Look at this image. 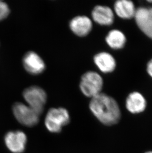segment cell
Listing matches in <instances>:
<instances>
[{
	"mask_svg": "<svg viewBox=\"0 0 152 153\" xmlns=\"http://www.w3.org/2000/svg\"><path fill=\"white\" fill-rule=\"evenodd\" d=\"M137 9L134 2L130 0H118L114 4V12L123 19L134 18Z\"/></svg>",
	"mask_w": 152,
	"mask_h": 153,
	"instance_id": "13",
	"label": "cell"
},
{
	"mask_svg": "<svg viewBox=\"0 0 152 153\" xmlns=\"http://www.w3.org/2000/svg\"><path fill=\"white\" fill-rule=\"evenodd\" d=\"M22 62L25 69L33 75L41 74L46 68L43 59L38 54L33 51L26 53L23 56Z\"/></svg>",
	"mask_w": 152,
	"mask_h": 153,
	"instance_id": "8",
	"label": "cell"
},
{
	"mask_svg": "<svg viewBox=\"0 0 152 153\" xmlns=\"http://www.w3.org/2000/svg\"><path fill=\"white\" fill-rule=\"evenodd\" d=\"M93 20L98 25L103 26H110L115 19L114 12L107 6H98L94 7L92 11Z\"/></svg>",
	"mask_w": 152,
	"mask_h": 153,
	"instance_id": "10",
	"label": "cell"
},
{
	"mask_svg": "<svg viewBox=\"0 0 152 153\" xmlns=\"http://www.w3.org/2000/svg\"><path fill=\"white\" fill-rule=\"evenodd\" d=\"M69 26L75 35L80 37H84L91 32L92 23L91 19L87 16H77L71 20Z\"/></svg>",
	"mask_w": 152,
	"mask_h": 153,
	"instance_id": "11",
	"label": "cell"
},
{
	"mask_svg": "<svg viewBox=\"0 0 152 153\" xmlns=\"http://www.w3.org/2000/svg\"><path fill=\"white\" fill-rule=\"evenodd\" d=\"M89 108L93 116L105 126H114L121 120L122 113L118 102L107 94L101 92L92 98Z\"/></svg>",
	"mask_w": 152,
	"mask_h": 153,
	"instance_id": "1",
	"label": "cell"
},
{
	"mask_svg": "<svg viewBox=\"0 0 152 153\" xmlns=\"http://www.w3.org/2000/svg\"><path fill=\"white\" fill-rule=\"evenodd\" d=\"M125 105L126 110L132 114H139L145 111L147 102L145 97L141 93L134 91L126 97Z\"/></svg>",
	"mask_w": 152,
	"mask_h": 153,
	"instance_id": "9",
	"label": "cell"
},
{
	"mask_svg": "<svg viewBox=\"0 0 152 153\" xmlns=\"http://www.w3.org/2000/svg\"><path fill=\"white\" fill-rule=\"evenodd\" d=\"M144 153H152V151H147Z\"/></svg>",
	"mask_w": 152,
	"mask_h": 153,
	"instance_id": "17",
	"label": "cell"
},
{
	"mask_svg": "<svg viewBox=\"0 0 152 153\" xmlns=\"http://www.w3.org/2000/svg\"><path fill=\"white\" fill-rule=\"evenodd\" d=\"M93 61L95 65L101 72L109 74L116 68L117 62L113 55L107 52H100L95 55Z\"/></svg>",
	"mask_w": 152,
	"mask_h": 153,
	"instance_id": "12",
	"label": "cell"
},
{
	"mask_svg": "<svg viewBox=\"0 0 152 153\" xmlns=\"http://www.w3.org/2000/svg\"><path fill=\"white\" fill-rule=\"evenodd\" d=\"M4 142L7 149L13 153H22L26 148L27 137L21 130L11 131L4 136Z\"/></svg>",
	"mask_w": 152,
	"mask_h": 153,
	"instance_id": "7",
	"label": "cell"
},
{
	"mask_svg": "<svg viewBox=\"0 0 152 153\" xmlns=\"http://www.w3.org/2000/svg\"><path fill=\"white\" fill-rule=\"evenodd\" d=\"M134 18L139 29L152 40V7H138Z\"/></svg>",
	"mask_w": 152,
	"mask_h": 153,
	"instance_id": "6",
	"label": "cell"
},
{
	"mask_svg": "<svg viewBox=\"0 0 152 153\" xmlns=\"http://www.w3.org/2000/svg\"><path fill=\"white\" fill-rule=\"evenodd\" d=\"M146 71L148 75L152 78V59L147 64Z\"/></svg>",
	"mask_w": 152,
	"mask_h": 153,
	"instance_id": "16",
	"label": "cell"
},
{
	"mask_svg": "<svg viewBox=\"0 0 152 153\" xmlns=\"http://www.w3.org/2000/svg\"><path fill=\"white\" fill-rule=\"evenodd\" d=\"M103 84V78L99 74L89 71L82 76L80 88L84 95L92 98L101 93Z\"/></svg>",
	"mask_w": 152,
	"mask_h": 153,
	"instance_id": "3",
	"label": "cell"
},
{
	"mask_svg": "<svg viewBox=\"0 0 152 153\" xmlns=\"http://www.w3.org/2000/svg\"><path fill=\"white\" fill-rule=\"evenodd\" d=\"M126 40L125 34L118 29L110 31L105 37L107 44L114 50H120L124 48Z\"/></svg>",
	"mask_w": 152,
	"mask_h": 153,
	"instance_id": "14",
	"label": "cell"
},
{
	"mask_svg": "<svg viewBox=\"0 0 152 153\" xmlns=\"http://www.w3.org/2000/svg\"><path fill=\"white\" fill-rule=\"evenodd\" d=\"M10 12V9L7 4L0 1V20L6 19L9 16Z\"/></svg>",
	"mask_w": 152,
	"mask_h": 153,
	"instance_id": "15",
	"label": "cell"
},
{
	"mask_svg": "<svg viewBox=\"0 0 152 153\" xmlns=\"http://www.w3.org/2000/svg\"><path fill=\"white\" fill-rule=\"evenodd\" d=\"M13 111L16 120L26 127H33L39 123L40 115L29 105L22 102L13 105Z\"/></svg>",
	"mask_w": 152,
	"mask_h": 153,
	"instance_id": "5",
	"label": "cell"
},
{
	"mask_svg": "<svg viewBox=\"0 0 152 153\" xmlns=\"http://www.w3.org/2000/svg\"><path fill=\"white\" fill-rule=\"evenodd\" d=\"M70 121L69 112L64 108H52L46 114L45 125L46 128L51 133H58Z\"/></svg>",
	"mask_w": 152,
	"mask_h": 153,
	"instance_id": "2",
	"label": "cell"
},
{
	"mask_svg": "<svg viewBox=\"0 0 152 153\" xmlns=\"http://www.w3.org/2000/svg\"><path fill=\"white\" fill-rule=\"evenodd\" d=\"M23 96L27 105L41 115L47 100L45 90L40 87L32 86L24 90Z\"/></svg>",
	"mask_w": 152,
	"mask_h": 153,
	"instance_id": "4",
	"label": "cell"
}]
</instances>
